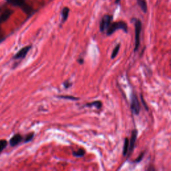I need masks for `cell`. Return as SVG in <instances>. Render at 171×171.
Instances as JSON below:
<instances>
[{
	"instance_id": "2e32d148",
	"label": "cell",
	"mask_w": 171,
	"mask_h": 171,
	"mask_svg": "<svg viewBox=\"0 0 171 171\" xmlns=\"http://www.w3.org/2000/svg\"><path fill=\"white\" fill-rule=\"evenodd\" d=\"M120 48H121V44H118L115 47V48L114 49L112 52V55H111V59H114L116 56L118 54L119 51H120Z\"/></svg>"
},
{
	"instance_id": "44dd1931",
	"label": "cell",
	"mask_w": 171,
	"mask_h": 171,
	"mask_svg": "<svg viewBox=\"0 0 171 171\" xmlns=\"http://www.w3.org/2000/svg\"><path fill=\"white\" fill-rule=\"evenodd\" d=\"M140 99H141V101H142V104H143V105L144 106H145V108H146V110H148V106L146 105V102H145V101L144 100V98H143V96H142V95L141 94L140 95Z\"/></svg>"
},
{
	"instance_id": "7402d4cb",
	"label": "cell",
	"mask_w": 171,
	"mask_h": 171,
	"mask_svg": "<svg viewBox=\"0 0 171 171\" xmlns=\"http://www.w3.org/2000/svg\"><path fill=\"white\" fill-rule=\"evenodd\" d=\"M3 39H4V35H3V31H2L1 28L0 27V42H1Z\"/></svg>"
},
{
	"instance_id": "4fadbf2b",
	"label": "cell",
	"mask_w": 171,
	"mask_h": 171,
	"mask_svg": "<svg viewBox=\"0 0 171 171\" xmlns=\"http://www.w3.org/2000/svg\"><path fill=\"white\" fill-rule=\"evenodd\" d=\"M128 148H129V140L128 138H126L125 139V142H124V146H123V156H127L128 152Z\"/></svg>"
},
{
	"instance_id": "e0dca14e",
	"label": "cell",
	"mask_w": 171,
	"mask_h": 171,
	"mask_svg": "<svg viewBox=\"0 0 171 171\" xmlns=\"http://www.w3.org/2000/svg\"><path fill=\"white\" fill-rule=\"evenodd\" d=\"M7 146V141L6 140H0V153L6 148Z\"/></svg>"
},
{
	"instance_id": "603a6c76",
	"label": "cell",
	"mask_w": 171,
	"mask_h": 171,
	"mask_svg": "<svg viewBox=\"0 0 171 171\" xmlns=\"http://www.w3.org/2000/svg\"><path fill=\"white\" fill-rule=\"evenodd\" d=\"M78 62L80 64L82 65V64H84V59H83V58H79L78 60Z\"/></svg>"
},
{
	"instance_id": "cb8c5ba5",
	"label": "cell",
	"mask_w": 171,
	"mask_h": 171,
	"mask_svg": "<svg viewBox=\"0 0 171 171\" xmlns=\"http://www.w3.org/2000/svg\"><path fill=\"white\" fill-rule=\"evenodd\" d=\"M119 1H120V0H116L115 3H118V2H119Z\"/></svg>"
},
{
	"instance_id": "ffe728a7",
	"label": "cell",
	"mask_w": 171,
	"mask_h": 171,
	"mask_svg": "<svg viewBox=\"0 0 171 171\" xmlns=\"http://www.w3.org/2000/svg\"><path fill=\"white\" fill-rule=\"evenodd\" d=\"M144 152H142V153L140 154L139 156H138V157L136 158L135 160H134V163H138V162H140V161H141V160H142V158H143V157H144Z\"/></svg>"
},
{
	"instance_id": "7a4b0ae2",
	"label": "cell",
	"mask_w": 171,
	"mask_h": 171,
	"mask_svg": "<svg viewBox=\"0 0 171 171\" xmlns=\"http://www.w3.org/2000/svg\"><path fill=\"white\" fill-rule=\"evenodd\" d=\"M8 3H11L14 6L20 7L26 14H32L34 12V9L31 6L28 5L25 2V0H6Z\"/></svg>"
},
{
	"instance_id": "5b68a950",
	"label": "cell",
	"mask_w": 171,
	"mask_h": 171,
	"mask_svg": "<svg viewBox=\"0 0 171 171\" xmlns=\"http://www.w3.org/2000/svg\"><path fill=\"white\" fill-rule=\"evenodd\" d=\"M131 110L132 113L135 115H139L140 111V105L138 97L135 94H132L131 97Z\"/></svg>"
},
{
	"instance_id": "5bb4252c",
	"label": "cell",
	"mask_w": 171,
	"mask_h": 171,
	"mask_svg": "<svg viewBox=\"0 0 171 171\" xmlns=\"http://www.w3.org/2000/svg\"><path fill=\"white\" fill-rule=\"evenodd\" d=\"M57 98H61V99H65V100H80L79 98H77V97H75V96H68V95H60V96H58Z\"/></svg>"
},
{
	"instance_id": "ba28073f",
	"label": "cell",
	"mask_w": 171,
	"mask_h": 171,
	"mask_svg": "<svg viewBox=\"0 0 171 171\" xmlns=\"http://www.w3.org/2000/svg\"><path fill=\"white\" fill-rule=\"evenodd\" d=\"M23 140V137L21 134H16L13 136H12L9 140V144L11 146H15L20 143Z\"/></svg>"
},
{
	"instance_id": "3957f363",
	"label": "cell",
	"mask_w": 171,
	"mask_h": 171,
	"mask_svg": "<svg viewBox=\"0 0 171 171\" xmlns=\"http://www.w3.org/2000/svg\"><path fill=\"white\" fill-rule=\"evenodd\" d=\"M135 27V44H134V52H136L139 48L140 44V33L142 30V23L140 20H134Z\"/></svg>"
},
{
	"instance_id": "8fae6325",
	"label": "cell",
	"mask_w": 171,
	"mask_h": 171,
	"mask_svg": "<svg viewBox=\"0 0 171 171\" xmlns=\"http://www.w3.org/2000/svg\"><path fill=\"white\" fill-rule=\"evenodd\" d=\"M69 12H70V9L68 7H64L62 11V23H64L68 19L69 15Z\"/></svg>"
},
{
	"instance_id": "ac0fdd59",
	"label": "cell",
	"mask_w": 171,
	"mask_h": 171,
	"mask_svg": "<svg viewBox=\"0 0 171 171\" xmlns=\"http://www.w3.org/2000/svg\"><path fill=\"white\" fill-rule=\"evenodd\" d=\"M34 132H31V133H29L28 134H27V135L26 136L25 138H24V142H25V143H27V142H30L34 138Z\"/></svg>"
},
{
	"instance_id": "7c38bea8",
	"label": "cell",
	"mask_w": 171,
	"mask_h": 171,
	"mask_svg": "<svg viewBox=\"0 0 171 171\" xmlns=\"http://www.w3.org/2000/svg\"><path fill=\"white\" fill-rule=\"evenodd\" d=\"M137 3L140 9H142V11L144 13H146V11H147V3H146L145 0H137Z\"/></svg>"
},
{
	"instance_id": "8992f818",
	"label": "cell",
	"mask_w": 171,
	"mask_h": 171,
	"mask_svg": "<svg viewBox=\"0 0 171 171\" xmlns=\"http://www.w3.org/2000/svg\"><path fill=\"white\" fill-rule=\"evenodd\" d=\"M31 48L32 46H27L22 48L19 52L16 53V54L13 56V59H15V60H19V59L25 58L26 56H27L28 53L31 50Z\"/></svg>"
},
{
	"instance_id": "52a82bcc",
	"label": "cell",
	"mask_w": 171,
	"mask_h": 171,
	"mask_svg": "<svg viewBox=\"0 0 171 171\" xmlns=\"http://www.w3.org/2000/svg\"><path fill=\"white\" fill-rule=\"evenodd\" d=\"M138 136V130L136 129H134L132 132V136L131 139L129 140V148H128V154H130L133 152L134 146H135V143L136 141V138Z\"/></svg>"
},
{
	"instance_id": "9a60e30c",
	"label": "cell",
	"mask_w": 171,
	"mask_h": 171,
	"mask_svg": "<svg viewBox=\"0 0 171 171\" xmlns=\"http://www.w3.org/2000/svg\"><path fill=\"white\" fill-rule=\"evenodd\" d=\"M86 153V151L84 149H79L78 151H73L72 155L75 157H83Z\"/></svg>"
},
{
	"instance_id": "30bf717a",
	"label": "cell",
	"mask_w": 171,
	"mask_h": 171,
	"mask_svg": "<svg viewBox=\"0 0 171 171\" xmlns=\"http://www.w3.org/2000/svg\"><path fill=\"white\" fill-rule=\"evenodd\" d=\"M93 106L96 107L97 109H101L102 106V102L100 100H96V101H94L92 103H88L84 106V107H88V108H92Z\"/></svg>"
},
{
	"instance_id": "6da1fadb",
	"label": "cell",
	"mask_w": 171,
	"mask_h": 171,
	"mask_svg": "<svg viewBox=\"0 0 171 171\" xmlns=\"http://www.w3.org/2000/svg\"><path fill=\"white\" fill-rule=\"evenodd\" d=\"M118 30H122L125 33H128V26L127 23H125V22L121 21L111 24L106 30V35L108 36H111L112 34H113L116 31Z\"/></svg>"
},
{
	"instance_id": "d6986e66",
	"label": "cell",
	"mask_w": 171,
	"mask_h": 171,
	"mask_svg": "<svg viewBox=\"0 0 171 171\" xmlns=\"http://www.w3.org/2000/svg\"><path fill=\"white\" fill-rule=\"evenodd\" d=\"M63 85H64V87L65 88L68 89V88H70L71 86H72V83L70 81L66 80V81H65L64 83H63Z\"/></svg>"
},
{
	"instance_id": "277c9868",
	"label": "cell",
	"mask_w": 171,
	"mask_h": 171,
	"mask_svg": "<svg viewBox=\"0 0 171 171\" xmlns=\"http://www.w3.org/2000/svg\"><path fill=\"white\" fill-rule=\"evenodd\" d=\"M113 19V16L111 15H105L102 18L100 24V30L101 32L106 31L108 28L111 24L112 20Z\"/></svg>"
},
{
	"instance_id": "9c48e42d",
	"label": "cell",
	"mask_w": 171,
	"mask_h": 171,
	"mask_svg": "<svg viewBox=\"0 0 171 171\" xmlns=\"http://www.w3.org/2000/svg\"><path fill=\"white\" fill-rule=\"evenodd\" d=\"M13 13V11L11 9H6L0 15V24H3L5 22L10 18L11 14Z\"/></svg>"
}]
</instances>
